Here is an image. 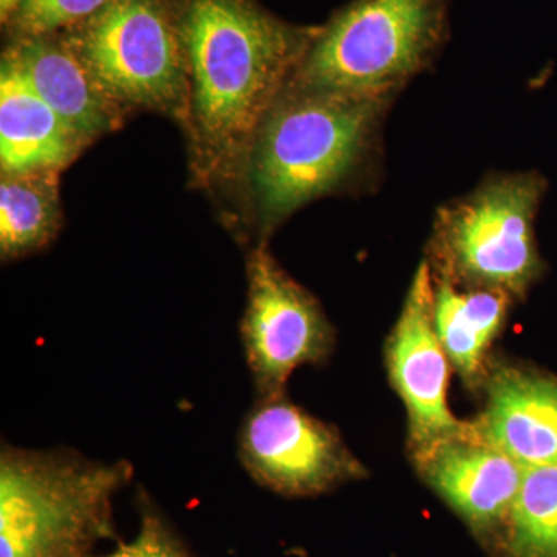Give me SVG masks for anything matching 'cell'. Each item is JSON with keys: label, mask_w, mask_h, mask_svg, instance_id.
<instances>
[{"label": "cell", "mask_w": 557, "mask_h": 557, "mask_svg": "<svg viewBox=\"0 0 557 557\" xmlns=\"http://www.w3.org/2000/svg\"><path fill=\"white\" fill-rule=\"evenodd\" d=\"M180 32L197 163L207 177H234L319 30L292 27L252 0H189Z\"/></svg>", "instance_id": "6da1fadb"}, {"label": "cell", "mask_w": 557, "mask_h": 557, "mask_svg": "<svg viewBox=\"0 0 557 557\" xmlns=\"http://www.w3.org/2000/svg\"><path fill=\"white\" fill-rule=\"evenodd\" d=\"M388 101L288 84L249 153L247 171L263 226L346 182L372 145Z\"/></svg>", "instance_id": "7a4b0ae2"}, {"label": "cell", "mask_w": 557, "mask_h": 557, "mask_svg": "<svg viewBox=\"0 0 557 557\" xmlns=\"http://www.w3.org/2000/svg\"><path fill=\"white\" fill-rule=\"evenodd\" d=\"M131 478L127 461L3 446L0 557H83L90 542L109 533L110 502Z\"/></svg>", "instance_id": "3957f363"}, {"label": "cell", "mask_w": 557, "mask_h": 557, "mask_svg": "<svg viewBox=\"0 0 557 557\" xmlns=\"http://www.w3.org/2000/svg\"><path fill=\"white\" fill-rule=\"evenodd\" d=\"M449 0H354L319 30L292 86L391 101L448 35Z\"/></svg>", "instance_id": "277c9868"}, {"label": "cell", "mask_w": 557, "mask_h": 557, "mask_svg": "<svg viewBox=\"0 0 557 557\" xmlns=\"http://www.w3.org/2000/svg\"><path fill=\"white\" fill-rule=\"evenodd\" d=\"M545 188L536 172L494 175L440 209L429 242L434 277L523 298L542 273L534 219Z\"/></svg>", "instance_id": "5b68a950"}, {"label": "cell", "mask_w": 557, "mask_h": 557, "mask_svg": "<svg viewBox=\"0 0 557 557\" xmlns=\"http://www.w3.org/2000/svg\"><path fill=\"white\" fill-rule=\"evenodd\" d=\"M67 44L116 104L189 123L188 54L161 0H110Z\"/></svg>", "instance_id": "8992f818"}, {"label": "cell", "mask_w": 557, "mask_h": 557, "mask_svg": "<svg viewBox=\"0 0 557 557\" xmlns=\"http://www.w3.org/2000/svg\"><path fill=\"white\" fill-rule=\"evenodd\" d=\"M247 273L240 333L248 368L259 399L282 397L296 369L327 361L335 332L314 296L265 248L249 255Z\"/></svg>", "instance_id": "52a82bcc"}, {"label": "cell", "mask_w": 557, "mask_h": 557, "mask_svg": "<svg viewBox=\"0 0 557 557\" xmlns=\"http://www.w3.org/2000/svg\"><path fill=\"white\" fill-rule=\"evenodd\" d=\"M239 454L256 482L287 496H314L368 474L335 429L285 395L258 399L242 424Z\"/></svg>", "instance_id": "ba28073f"}, {"label": "cell", "mask_w": 557, "mask_h": 557, "mask_svg": "<svg viewBox=\"0 0 557 557\" xmlns=\"http://www.w3.org/2000/svg\"><path fill=\"white\" fill-rule=\"evenodd\" d=\"M386 364L392 386L408 412L412 458L472 428L449 409L450 362L434 327V273L429 262L418 267L388 336Z\"/></svg>", "instance_id": "9c48e42d"}, {"label": "cell", "mask_w": 557, "mask_h": 557, "mask_svg": "<svg viewBox=\"0 0 557 557\" xmlns=\"http://www.w3.org/2000/svg\"><path fill=\"white\" fill-rule=\"evenodd\" d=\"M413 461L428 485L478 533L505 525L525 474L518 460L483 438L474 424Z\"/></svg>", "instance_id": "30bf717a"}, {"label": "cell", "mask_w": 557, "mask_h": 557, "mask_svg": "<svg viewBox=\"0 0 557 557\" xmlns=\"http://www.w3.org/2000/svg\"><path fill=\"white\" fill-rule=\"evenodd\" d=\"M480 435L523 468L557 463V380L498 364L490 369Z\"/></svg>", "instance_id": "8fae6325"}, {"label": "cell", "mask_w": 557, "mask_h": 557, "mask_svg": "<svg viewBox=\"0 0 557 557\" xmlns=\"http://www.w3.org/2000/svg\"><path fill=\"white\" fill-rule=\"evenodd\" d=\"M10 62L32 89L84 141L112 131L121 106L91 75L72 47L44 38H21L7 51Z\"/></svg>", "instance_id": "7c38bea8"}, {"label": "cell", "mask_w": 557, "mask_h": 557, "mask_svg": "<svg viewBox=\"0 0 557 557\" xmlns=\"http://www.w3.org/2000/svg\"><path fill=\"white\" fill-rule=\"evenodd\" d=\"M84 143L32 89L21 73L3 60L0 72V163L3 174L61 171L75 159Z\"/></svg>", "instance_id": "4fadbf2b"}, {"label": "cell", "mask_w": 557, "mask_h": 557, "mask_svg": "<svg viewBox=\"0 0 557 557\" xmlns=\"http://www.w3.org/2000/svg\"><path fill=\"white\" fill-rule=\"evenodd\" d=\"M511 300L497 289L458 287L434 277L435 332L465 386L485 384L487 351L504 329Z\"/></svg>", "instance_id": "5bb4252c"}, {"label": "cell", "mask_w": 557, "mask_h": 557, "mask_svg": "<svg viewBox=\"0 0 557 557\" xmlns=\"http://www.w3.org/2000/svg\"><path fill=\"white\" fill-rule=\"evenodd\" d=\"M58 172L3 174L0 182V252L22 258L46 247L61 223Z\"/></svg>", "instance_id": "9a60e30c"}, {"label": "cell", "mask_w": 557, "mask_h": 557, "mask_svg": "<svg viewBox=\"0 0 557 557\" xmlns=\"http://www.w3.org/2000/svg\"><path fill=\"white\" fill-rule=\"evenodd\" d=\"M507 557H557V463L525 468L505 522Z\"/></svg>", "instance_id": "2e32d148"}, {"label": "cell", "mask_w": 557, "mask_h": 557, "mask_svg": "<svg viewBox=\"0 0 557 557\" xmlns=\"http://www.w3.org/2000/svg\"><path fill=\"white\" fill-rule=\"evenodd\" d=\"M110 0H17L3 16L21 38H44L58 28L84 21L97 14Z\"/></svg>", "instance_id": "e0dca14e"}, {"label": "cell", "mask_w": 557, "mask_h": 557, "mask_svg": "<svg viewBox=\"0 0 557 557\" xmlns=\"http://www.w3.org/2000/svg\"><path fill=\"white\" fill-rule=\"evenodd\" d=\"M101 557H188L174 534L157 516L146 515L137 536Z\"/></svg>", "instance_id": "ac0fdd59"}, {"label": "cell", "mask_w": 557, "mask_h": 557, "mask_svg": "<svg viewBox=\"0 0 557 557\" xmlns=\"http://www.w3.org/2000/svg\"><path fill=\"white\" fill-rule=\"evenodd\" d=\"M17 0H0V10H2V17L5 16L7 13L11 9H13L14 3H16Z\"/></svg>", "instance_id": "d6986e66"}]
</instances>
